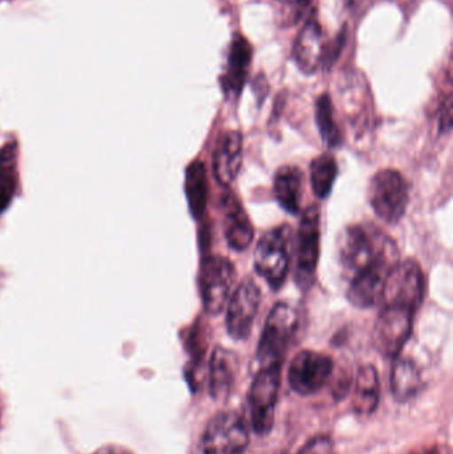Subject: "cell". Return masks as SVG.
I'll list each match as a JSON object with an SVG mask.
<instances>
[{
  "label": "cell",
  "instance_id": "cell-1",
  "mask_svg": "<svg viewBox=\"0 0 453 454\" xmlns=\"http://www.w3.org/2000/svg\"><path fill=\"white\" fill-rule=\"evenodd\" d=\"M338 262L348 301L358 309L379 304L388 275L399 262L396 243L374 225H350L338 238Z\"/></svg>",
  "mask_w": 453,
  "mask_h": 454
},
{
  "label": "cell",
  "instance_id": "cell-2",
  "mask_svg": "<svg viewBox=\"0 0 453 454\" xmlns=\"http://www.w3.org/2000/svg\"><path fill=\"white\" fill-rule=\"evenodd\" d=\"M294 231L289 223L266 231L254 250V267L271 290L278 291L286 282L294 253Z\"/></svg>",
  "mask_w": 453,
  "mask_h": 454
},
{
  "label": "cell",
  "instance_id": "cell-3",
  "mask_svg": "<svg viewBox=\"0 0 453 454\" xmlns=\"http://www.w3.org/2000/svg\"><path fill=\"white\" fill-rule=\"evenodd\" d=\"M300 327V317L292 304L278 301L274 304L263 325L257 348L261 367L282 364Z\"/></svg>",
  "mask_w": 453,
  "mask_h": 454
},
{
  "label": "cell",
  "instance_id": "cell-4",
  "mask_svg": "<svg viewBox=\"0 0 453 454\" xmlns=\"http://www.w3.org/2000/svg\"><path fill=\"white\" fill-rule=\"evenodd\" d=\"M374 327V346L388 359H396L411 338L417 309L395 301H380Z\"/></svg>",
  "mask_w": 453,
  "mask_h": 454
},
{
  "label": "cell",
  "instance_id": "cell-5",
  "mask_svg": "<svg viewBox=\"0 0 453 454\" xmlns=\"http://www.w3.org/2000/svg\"><path fill=\"white\" fill-rule=\"evenodd\" d=\"M369 201L379 220L388 225H396L409 207V183L398 170H379L370 181Z\"/></svg>",
  "mask_w": 453,
  "mask_h": 454
},
{
  "label": "cell",
  "instance_id": "cell-6",
  "mask_svg": "<svg viewBox=\"0 0 453 454\" xmlns=\"http://www.w3.org/2000/svg\"><path fill=\"white\" fill-rule=\"evenodd\" d=\"M282 364L263 365L250 387L249 410L252 428L258 436L270 434L276 419L277 403L281 389Z\"/></svg>",
  "mask_w": 453,
  "mask_h": 454
},
{
  "label": "cell",
  "instance_id": "cell-7",
  "mask_svg": "<svg viewBox=\"0 0 453 454\" xmlns=\"http://www.w3.org/2000/svg\"><path fill=\"white\" fill-rule=\"evenodd\" d=\"M247 447L249 431L244 418L236 412H223L207 423L197 454H245Z\"/></svg>",
  "mask_w": 453,
  "mask_h": 454
},
{
  "label": "cell",
  "instance_id": "cell-8",
  "mask_svg": "<svg viewBox=\"0 0 453 454\" xmlns=\"http://www.w3.org/2000/svg\"><path fill=\"white\" fill-rule=\"evenodd\" d=\"M321 251V212L313 205L303 213L297 232L295 251V282L302 290H309L316 279Z\"/></svg>",
  "mask_w": 453,
  "mask_h": 454
},
{
  "label": "cell",
  "instance_id": "cell-9",
  "mask_svg": "<svg viewBox=\"0 0 453 454\" xmlns=\"http://www.w3.org/2000/svg\"><path fill=\"white\" fill-rule=\"evenodd\" d=\"M236 280V267L225 256L209 255L202 259L199 270V294L205 311L218 315L225 309Z\"/></svg>",
  "mask_w": 453,
  "mask_h": 454
},
{
  "label": "cell",
  "instance_id": "cell-10",
  "mask_svg": "<svg viewBox=\"0 0 453 454\" xmlns=\"http://www.w3.org/2000/svg\"><path fill=\"white\" fill-rule=\"evenodd\" d=\"M337 44L327 40L324 28L316 19L308 20L293 48V56L298 68L306 74H316L319 69L330 66L337 58Z\"/></svg>",
  "mask_w": 453,
  "mask_h": 454
},
{
  "label": "cell",
  "instance_id": "cell-11",
  "mask_svg": "<svg viewBox=\"0 0 453 454\" xmlns=\"http://www.w3.org/2000/svg\"><path fill=\"white\" fill-rule=\"evenodd\" d=\"M334 362L332 357L321 352H298L287 371L290 388L302 396H310L321 391L332 378Z\"/></svg>",
  "mask_w": 453,
  "mask_h": 454
},
{
  "label": "cell",
  "instance_id": "cell-12",
  "mask_svg": "<svg viewBox=\"0 0 453 454\" xmlns=\"http://www.w3.org/2000/svg\"><path fill=\"white\" fill-rule=\"evenodd\" d=\"M261 290L254 280L246 278L239 283L229 301L226 328L234 340H245L252 333L261 306Z\"/></svg>",
  "mask_w": 453,
  "mask_h": 454
},
{
  "label": "cell",
  "instance_id": "cell-13",
  "mask_svg": "<svg viewBox=\"0 0 453 454\" xmlns=\"http://www.w3.org/2000/svg\"><path fill=\"white\" fill-rule=\"evenodd\" d=\"M221 213L223 215V234L229 247L245 251L252 245L254 227L233 192H225L221 197Z\"/></svg>",
  "mask_w": 453,
  "mask_h": 454
},
{
  "label": "cell",
  "instance_id": "cell-14",
  "mask_svg": "<svg viewBox=\"0 0 453 454\" xmlns=\"http://www.w3.org/2000/svg\"><path fill=\"white\" fill-rule=\"evenodd\" d=\"M242 136L237 130H225L218 136L213 152V173L223 188L236 181L242 167Z\"/></svg>",
  "mask_w": 453,
  "mask_h": 454
},
{
  "label": "cell",
  "instance_id": "cell-15",
  "mask_svg": "<svg viewBox=\"0 0 453 454\" xmlns=\"http://www.w3.org/2000/svg\"><path fill=\"white\" fill-rule=\"evenodd\" d=\"M253 48L244 35H234L229 48L228 63L221 76V87L229 98H237L242 92L250 66H252Z\"/></svg>",
  "mask_w": 453,
  "mask_h": 454
},
{
  "label": "cell",
  "instance_id": "cell-16",
  "mask_svg": "<svg viewBox=\"0 0 453 454\" xmlns=\"http://www.w3.org/2000/svg\"><path fill=\"white\" fill-rule=\"evenodd\" d=\"M237 371V355L223 347H217L213 351L209 365V391L213 399L225 400L230 396L236 384Z\"/></svg>",
  "mask_w": 453,
  "mask_h": 454
},
{
  "label": "cell",
  "instance_id": "cell-17",
  "mask_svg": "<svg viewBox=\"0 0 453 454\" xmlns=\"http://www.w3.org/2000/svg\"><path fill=\"white\" fill-rule=\"evenodd\" d=\"M274 196L285 212L300 215L303 199L302 170L295 165L279 168L274 176Z\"/></svg>",
  "mask_w": 453,
  "mask_h": 454
},
{
  "label": "cell",
  "instance_id": "cell-18",
  "mask_svg": "<svg viewBox=\"0 0 453 454\" xmlns=\"http://www.w3.org/2000/svg\"><path fill=\"white\" fill-rule=\"evenodd\" d=\"M185 194L191 217L194 220H201L207 212V196H209L207 168L201 160H194L186 168Z\"/></svg>",
  "mask_w": 453,
  "mask_h": 454
},
{
  "label": "cell",
  "instance_id": "cell-19",
  "mask_svg": "<svg viewBox=\"0 0 453 454\" xmlns=\"http://www.w3.org/2000/svg\"><path fill=\"white\" fill-rule=\"evenodd\" d=\"M380 383L374 365H362L356 375L354 391V411L358 415H371L379 404Z\"/></svg>",
  "mask_w": 453,
  "mask_h": 454
},
{
  "label": "cell",
  "instance_id": "cell-20",
  "mask_svg": "<svg viewBox=\"0 0 453 454\" xmlns=\"http://www.w3.org/2000/svg\"><path fill=\"white\" fill-rule=\"evenodd\" d=\"M422 388V373L412 360L398 359L391 371V389L399 403L409 402Z\"/></svg>",
  "mask_w": 453,
  "mask_h": 454
},
{
  "label": "cell",
  "instance_id": "cell-21",
  "mask_svg": "<svg viewBox=\"0 0 453 454\" xmlns=\"http://www.w3.org/2000/svg\"><path fill=\"white\" fill-rule=\"evenodd\" d=\"M18 189L16 144L0 149V215L8 209Z\"/></svg>",
  "mask_w": 453,
  "mask_h": 454
},
{
  "label": "cell",
  "instance_id": "cell-22",
  "mask_svg": "<svg viewBox=\"0 0 453 454\" xmlns=\"http://www.w3.org/2000/svg\"><path fill=\"white\" fill-rule=\"evenodd\" d=\"M338 177L337 160L332 154L322 153L310 165L311 186L319 200H326L332 194Z\"/></svg>",
  "mask_w": 453,
  "mask_h": 454
},
{
  "label": "cell",
  "instance_id": "cell-23",
  "mask_svg": "<svg viewBox=\"0 0 453 454\" xmlns=\"http://www.w3.org/2000/svg\"><path fill=\"white\" fill-rule=\"evenodd\" d=\"M316 119L324 144L330 149L340 148L343 143V136L335 121L334 106L329 93H324L316 100Z\"/></svg>",
  "mask_w": 453,
  "mask_h": 454
},
{
  "label": "cell",
  "instance_id": "cell-24",
  "mask_svg": "<svg viewBox=\"0 0 453 454\" xmlns=\"http://www.w3.org/2000/svg\"><path fill=\"white\" fill-rule=\"evenodd\" d=\"M298 454H335L334 442L326 434L313 437Z\"/></svg>",
  "mask_w": 453,
  "mask_h": 454
},
{
  "label": "cell",
  "instance_id": "cell-25",
  "mask_svg": "<svg viewBox=\"0 0 453 454\" xmlns=\"http://www.w3.org/2000/svg\"><path fill=\"white\" fill-rule=\"evenodd\" d=\"M452 128V100L451 96L446 98L443 104V109L439 117V132L449 133Z\"/></svg>",
  "mask_w": 453,
  "mask_h": 454
},
{
  "label": "cell",
  "instance_id": "cell-26",
  "mask_svg": "<svg viewBox=\"0 0 453 454\" xmlns=\"http://www.w3.org/2000/svg\"><path fill=\"white\" fill-rule=\"evenodd\" d=\"M411 454H449V450L444 445H431V447L420 448Z\"/></svg>",
  "mask_w": 453,
  "mask_h": 454
},
{
  "label": "cell",
  "instance_id": "cell-27",
  "mask_svg": "<svg viewBox=\"0 0 453 454\" xmlns=\"http://www.w3.org/2000/svg\"><path fill=\"white\" fill-rule=\"evenodd\" d=\"M93 454H132L128 452L127 450L121 447H116V445H108V447L100 448V450H96Z\"/></svg>",
  "mask_w": 453,
  "mask_h": 454
},
{
  "label": "cell",
  "instance_id": "cell-28",
  "mask_svg": "<svg viewBox=\"0 0 453 454\" xmlns=\"http://www.w3.org/2000/svg\"><path fill=\"white\" fill-rule=\"evenodd\" d=\"M279 2L285 3V4L295 5V7H303L308 4L310 0H279Z\"/></svg>",
  "mask_w": 453,
  "mask_h": 454
}]
</instances>
